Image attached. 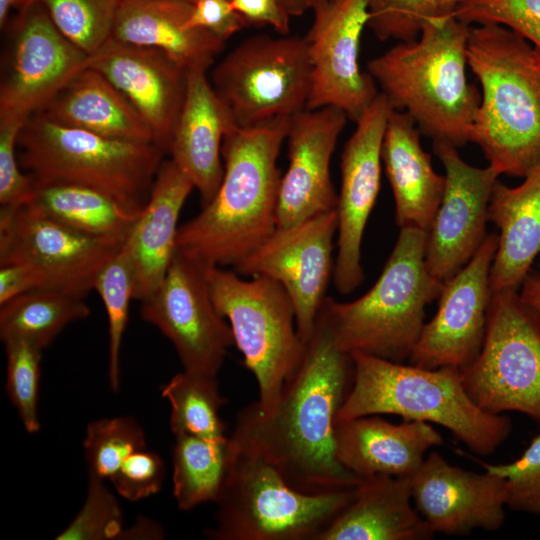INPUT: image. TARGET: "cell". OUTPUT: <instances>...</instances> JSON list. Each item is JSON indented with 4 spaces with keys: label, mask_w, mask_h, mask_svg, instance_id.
Listing matches in <instances>:
<instances>
[{
    "label": "cell",
    "mask_w": 540,
    "mask_h": 540,
    "mask_svg": "<svg viewBox=\"0 0 540 540\" xmlns=\"http://www.w3.org/2000/svg\"><path fill=\"white\" fill-rule=\"evenodd\" d=\"M349 353L336 345L322 307L295 370L268 413L255 403L237 413L230 435L260 453L294 489L319 494L359 482L337 460L336 417L353 381Z\"/></svg>",
    "instance_id": "obj_1"
},
{
    "label": "cell",
    "mask_w": 540,
    "mask_h": 540,
    "mask_svg": "<svg viewBox=\"0 0 540 540\" xmlns=\"http://www.w3.org/2000/svg\"><path fill=\"white\" fill-rule=\"evenodd\" d=\"M292 116L233 125L222 143L224 173L212 200L181 225L176 250L206 266L235 267L277 228V165Z\"/></svg>",
    "instance_id": "obj_2"
},
{
    "label": "cell",
    "mask_w": 540,
    "mask_h": 540,
    "mask_svg": "<svg viewBox=\"0 0 540 540\" xmlns=\"http://www.w3.org/2000/svg\"><path fill=\"white\" fill-rule=\"evenodd\" d=\"M467 62L482 88L470 133L499 175L526 177L540 166V57L500 24L470 26Z\"/></svg>",
    "instance_id": "obj_3"
},
{
    "label": "cell",
    "mask_w": 540,
    "mask_h": 540,
    "mask_svg": "<svg viewBox=\"0 0 540 540\" xmlns=\"http://www.w3.org/2000/svg\"><path fill=\"white\" fill-rule=\"evenodd\" d=\"M470 26L457 17L429 22L417 39L367 64L393 109L408 113L433 142L455 147L469 142L481 101L466 75Z\"/></svg>",
    "instance_id": "obj_4"
},
{
    "label": "cell",
    "mask_w": 540,
    "mask_h": 540,
    "mask_svg": "<svg viewBox=\"0 0 540 540\" xmlns=\"http://www.w3.org/2000/svg\"><path fill=\"white\" fill-rule=\"evenodd\" d=\"M354 375L336 423L392 414L448 429L471 451L492 454L512 430L509 418L487 413L468 395L459 368L428 369L363 352L350 354Z\"/></svg>",
    "instance_id": "obj_5"
},
{
    "label": "cell",
    "mask_w": 540,
    "mask_h": 540,
    "mask_svg": "<svg viewBox=\"0 0 540 540\" xmlns=\"http://www.w3.org/2000/svg\"><path fill=\"white\" fill-rule=\"evenodd\" d=\"M427 237L419 228H400L369 291L350 302L326 297L322 310L339 349L399 363L409 359L425 323V308L439 298L443 287L425 263Z\"/></svg>",
    "instance_id": "obj_6"
},
{
    "label": "cell",
    "mask_w": 540,
    "mask_h": 540,
    "mask_svg": "<svg viewBox=\"0 0 540 540\" xmlns=\"http://www.w3.org/2000/svg\"><path fill=\"white\" fill-rule=\"evenodd\" d=\"M167 149L157 142L105 137L34 113L18 136L20 166L33 179L86 185L141 211Z\"/></svg>",
    "instance_id": "obj_7"
},
{
    "label": "cell",
    "mask_w": 540,
    "mask_h": 540,
    "mask_svg": "<svg viewBox=\"0 0 540 540\" xmlns=\"http://www.w3.org/2000/svg\"><path fill=\"white\" fill-rule=\"evenodd\" d=\"M234 445L216 524L205 530L208 538L316 540L355 495L356 485L319 494L301 492L260 453Z\"/></svg>",
    "instance_id": "obj_8"
},
{
    "label": "cell",
    "mask_w": 540,
    "mask_h": 540,
    "mask_svg": "<svg viewBox=\"0 0 540 540\" xmlns=\"http://www.w3.org/2000/svg\"><path fill=\"white\" fill-rule=\"evenodd\" d=\"M213 304L229 322L234 344L258 385L255 405L270 412L305 348L292 301L281 284L265 276L242 278L235 270L209 266Z\"/></svg>",
    "instance_id": "obj_9"
},
{
    "label": "cell",
    "mask_w": 540,
    "mask_h": 540,
    "mask_svg": "<svg viewBox=\"0 0 540 540\" xmlns=\"http://www.w3.org/2000/svg\"><path fill=\"white\" fill-rule=\"evenodd\" d=\"M461 373L483 411H516L540 423V313L517 290L492 293L481 351Z\"/></svg>",
    "instance_id": "obj_10"
},
{
    "label": "cell",
    "mask_w": 540,
    "mask_h": 540,
    "mask_svg": "<svg viewBox=\"0 0 540 540\" xmlns=\"http://www.w3.org/2000/svg\"><path fill=\"white\" fill-rule=\"evenodd\" d=\"M211 84L240 128L307 107L311 61L307 41L266 34L247 38L214 68Z\"/></svg>",
    "instance_id": "obj_11"
},
{
    "label": "cell",
    "mask_w": 540,
    "mask_h": 540,
    "mask_svg": "<svg viewBox=\"0 0 540 540\" xmlns=\"http://www.w3.org/2000/svg\"><path fill=\"white\" fill-rule=\"evenodd\" d=\"M208 267L176 250L159 287L141 301L140 315L170 340L183 370L217 377L234 339L213 304Z\"/></svg>",
    "instance_id": "obj_12"
},
{
    "label": "cell",
    "mask_w": 540,
    "mask_h": 540,
    "mask_svg": "<svg viewBox=\"0 0 540 540\" xmlns=\"http://www.w3.org/2000/svg\"><path fill=\"white\" fill-rule=\"evenodd\" d=\"M124 241L83 234L28 204L0 211V266L30 263L44 275L46 288L86 296Z\"/></svg>",
    "instance_id": "obj_13"
},
{
    "label": "cell",
    "mask_w": 540,
    "mask_h": 540,
    "mask_svg": "<svg viewBox=\"0 0 540 540\" xmlns=\"http://www.w3.org/2000/svg\"><path fill=\"white\" fill-rule=\"evenodd\" d=\"M337 211L323 212L289 227L276 228L232 269L241 276H265L289 295L300 338L310 337L333 278Z\"/></svg>",
    "instance_id": "obj_14"
},
{
    "label": "cell",
    "mask_w": 540,
    "mask_h": 540,
    "mask_svg": "<svg viewBox=\"0 0 540 540\" xmlns=\"http://www.w3.org/2000/svg\"><path fill=\"white\" fill-rule=\"evenodd\" d=\"M305 39L311 61L306 109L335 107L356 122L379 94L375 80L361 71L360 41L368 27L366 0H331L313 10Z\"/></svg>",
    "instance_id": "obj_15"
},
{
    "label": "cell",
    "mask_w": 540,
    "mask_h": 540,
    "mask_svg": "<svg viewBox=\"0 0 540 540\" xmlns=\"http://www.w3.org/2000/svg\"><path fill=\"white\" fill-rule=\"evenodd\" d=\"M392 111L387 97L379 92L356 120V128L341 154L333 281L343 295L353 292L364 280L361 245L380 189L382 145Z\"/></svg>",
    "instance_id": "obj_16"
},
{
    "label": "cell",
    "mask_w": 540,
    "mask_h": 540,
    "mask_svg": "<svg viewBox=\"0 0 540 540\" xmlns=\"http://www.w3.org/2000/svg\"><path fill=\"white\" fill-rule=\"evenodd\" d=\"M498 238V233L488 234L469 262L443 282L436 314L424 323L409 364L463 370L477 358L485 337Z\"/></svg>",
    "instance_id": "obj_17"
},
{
    "label": "cell",
    "mask_w": 540,
    "mask_h": 540,
    "mask_svg": "<svg viewBox=\"0 0 540 540\" xmlns=\"http://www.w3.org/2000/svg\"><path fill=\"white\" fill-rule=\"evenodd\" d=\"M445 170V190L428 231L425 263L444 282L463 268L487 237L488 204L499 174L464 161L457 147L433 142Z\"/></svg>",
    "instance_id": "obj_18"
},
{
    "label": "cell",
    "mask_w": 540,
    "mask_h": 540,
    "mask_svg": "<svg viewBox=\"0 0 540 540\" xmlns=\"http://www.w3.org/2000/svg\"><path fill=\"white\" fill-rule=\"evenodd\" d=\"M90 56L54 25L40 2L21 12L0 88V118L26 120L88 66Z\"/></svg>",
    "instance_id": "obj_19"
},
{
    "label": "cell",
    "mask_w": 540,
    "mask_h": 540,
    "mask_svg": "<svg viewBox=\"0 0 540 540\" xmlns=\"http://www.w3.org/2000/svg\"><path fill=\"white\" fill-rule=\"evenodd\" d=\"M413 503L432 531L467 536L494 532L505 521V480L451 465L431 451L409 477Z\"/></svg>",
    "instance_id": "obj_20"
},
{
    "label": "cell",
    "mask_w": 540,
    "mask_h": 540,
    "mask_svg": "<svg viewBox=\"0 0 540 540\" xmlns=\"http://www.w3.org/2000/svg\"><path fill=\"white\" fill-rule=\"evenodd\" d=\"M348 117L335 107L305 109L291 117L288 168L281 176L277 228L289 227L336 209L338 194L330 162Z\"/></svg>",
    "instance_id": "obj_21"
},
{
    "label": "cell",
    "mask_w": 540,
    "mask_h": 540,
    "mask_svg": "<svg viewBox=\"0 0 540 540\" xmlns=\"http://www.w3.org/2000/svg\"><path fill=\"white\" fill-rule=\"evenodd\" d=\"M88 67L128 99L168 150L185 100L187 71L158 49L112 38L90 56Z\"/></svg>",
    "instance_id": "obj_22"
},
{
    "label": "cell",
    "mask_w": 540,
    "mask_h": 540,
    "mask_svg": "<svg viewBox=\"0 0 540 540\" xmlns=\"http://www.w3.org/2000/svg\"><path fill=\"white\" fill-rule=\"evenodd\" d=\"M206 71L187 70L185 100L168 149L171 160L198 190L203 206L212 200L221 184L223 138L235 125Z\"/></svg>",
    "instance_id": "obj_23"
},
{
    "label": "cell",
    "mask_w": 540,
    "mask_h": 540,
    "mask_svg": "<svg viewBox=\"0 0 540 540\" xmlns=\"http://www.w3.org/2000/svg\"><path fill=\"white\" fill-rule=\"evenodd\" d=\"M442 443L441 434L419 420L394 424L369 415L336 423L335 429L337 460L357 478L410 477L426 453Z\"/></svg>",
    "instance_id": "obj_24"
},
{
    "label": "cell",
    "mask_w": 540,
    "mask_h": 540,
    "mask_svg": "<svg viewBox=\"0 0 540 540\" xmlns=\"http://www.w3.org/2000/svg\"><path fill=\"white\" fill-rule=\"evenodd\" d=\"M170 159L163 161L149 198L122 245L134 279V299L151 296L163 281L176 251L178 219L194 189Z\"/></svg>",
    "instance_id": "obj_25"
},
{
    "label": "cell",
    "mask_w": 540,
    "mask_h": 540,
    "mask_svg": "<svg viewBox=\"0 0 540 540\" xmlns=\"http://www.w3.org/2000/svg\"><path fill=\"white\" fill-rule=\"evenodd\" d=\"M193 4L179 0H120L111 38L158 49L186 71L208 69L225 42L187 21Z\"/></svg>",
    "instance_id": "obj_26"
},
{
    "label": "cell",
    "mask_w": 540,
    "mask_h": 540,
    "mask_svg": "<svg viewBox=\"0 0 540 540\" xmlns=\"http://www.w3.org/2000/svg\"><path fill=\"white\" fill-rule=\"evenodd\" d=\"M435 533L416 509L409 477L360 478L355 495L316 540H429Z\"/></svg>",
    "instance_id": "obj_27"
},
{
    "label": "cell",
    "mask_w": 540,
    "mask_h": 540,
    "mask_svg": "<svg viewBox=\"0 0 540 540\" xmlns=\"http://www.w3.org/2000/svg\"><path fill=\"white\" fill-rule=\"evenodd\" d=\"M382 162L395 202V221L402 227L429 231L445 190L431 156L420 143V130L404 111L391 112L382 145Z\"/></svg>",
    "instance_id": "obj_28"
},
{
    "label": "cell",
    "mask_w": 540,
    "mask_h": 540,
    "mask_svg": "<svg viewBox=\"0 0 540 540\" xmlns=\"http://www.w3.org/2000/svg\"><path fill=\"white\" fill-rule=\"evenodd\" d=\"M488 220L500 231L490 269L491 293L518 291L540 255V166L516 187L497 180L488 204Z\"/></svg>",
    "instance_id": "obj_29"
},
{
    "label": "cell",
    "mask_w": 540,
    "mask_h": 540,
    "mask_svg": "<svg viewBox=\"0 0 540 540\" xmlns=\"http://www.w3.org/2000/svg\"><path fill=\"white\" fill-rule=\"evenodd\" d=\"M36 113L105 137L159 143L152 128L128 99L100 72L88 66Z\"/></svg>",
    "instance_id": "obj_30"
},
{
    "label": "cell",
    "mask_w": 540,
    "mask_h": 540,
    "mask_svg": "<svg viewBox=\"0 0 540 540\" xmlns=\"http://www.w3.org/2000/svg\"><path fill=\"white\" fill-rule=\"evenodd\" d=\"M28 204L83 234L126 240L141 211H132L95 188L66 181L33 179Z\"/></svg>",
    "instance_id": "obj_31"
},
{
    "label": "cell",
    "mask_w": 540,
    "mask_h": 540,
    "mask_svg": "<svg viewBox=\"0 0 540 540\" xmlns=\"http://www.w3.org/2000/svg\"><path fill=\"white\" fill-rule=\"evenodd\" d=\"M229 437L176 436L172 454L173 495L178 508L189 511L219 500L235 457Z\"/></svg>",
    "instance_id": "obj_32"
},
{
    "label": "cell",
    "mask_w": 540,
    "mask_h": 540,
    "mask_svg": "<svg viewBox=\"0 0 540 540\" xmlns=\"http://www.w3.org/2000/svg\"><path fill=\"white\" fill-rule=\"evenodd\" d=\"M85 296L40 288L0 305V338L24 339L44 349L70 323L87 318Z\"/></svg>",
    "instance_id": "obj_33"
},
{
    "label": "cell",
    "mask_w": 540,
    "mask_h": 540,
    "mask_svg": "<svg viewBox=\"0 0 540 540\" xmlns=\"http://www.w3.org/2000/svg\"><path fill=\"white\" fill-rule=\"evenodd\" d=\"M171 407L170 428L176 436L226 437L220 409L227 399L220 393L216 377L183 370L162 388Z\"/></svg>",
    "instance_id": "obj_34"
},
{
    "label": "cell",
    "mask_w": 540,
    "mask_h": 540,
    "mask_svg": "<svg viewBox=\"0 0 540 540\" xmlns=\"http://www.w3.org/2000/svg\"><path fill=\"white\" fill-rule=\"evenodd\" d=\"M368 27L381 40L409 42L418 38L423 27L433 21L456 17L474 0H366Z\"/></svg>",
    "instance_id": "obj_35"
},
{
    "label": "cell",
    "mask_w": 540,
    "mask_h": 540,
    "mask_svg": "<svg viewBox=\"0 0 540 540\" xmlns=\"http://www.w3.org/2000/svg\"><path fill=\"white\" fill-rule=\"evenodd\" d=\"M103 301L108 319V380L114 392L120 386V349L127 327L129 304L134 299V279L121 249L101 269L93 284Z\"/></svg>",
    "instance_id": "obj_36"
},
{
    "label": "cell",
    "mask_w": 540,
    "mask_h": 540,
    "mask_svg": "<svg viewBox=\"0 0 540 540\" xmlns=\"http://www.w3.org/2000/svg\"><path fill=\"white\" fill-rule=\"evenodd\" d=\"M56 28L91 56L111 38L120 0H38Z\"/></svg>",
    "instance_id": "obj_37"
},
{
    "label": "cell",
    "mask_w": 540,
    "mask_h": 540,
    "mask_svg": "<svg viewBox=\"0 0 540 540\" xmlns=\"http://www.w3.org/2000/svg\"><path fill=\"white\" fill-rule=\"evenodd\" d=\"M89 475L110 479L132 453L145 449L142 427L131 416L90 422L83 441Z\"/></svg>",
    "instance_id": "obj_38"
},
{
    "label": "cell",
    "mask_w": 540,
    "mask_h": 540,
    "mask_svg": "<svg viewBox=\"0 0 540 540\" xmlns=\"http://www.w3.org/2000/svg\"><path fill=\"white\" fill-rule=\"evenodd\" d=\"M3 344L7 357V395L25 430L36 433L40 429L38 394L43 349L24 339L8 340Z\"/></svg>",
    "instance_id": "obj_39"
},
{
    "label": "cell",
    "mask_w": 540,
    "mask_h": 540,
    "mask_svg": "<svg viewBox=\"0 0 540 540\" xmlns=\"http://www.w3.org/2000/svg\"><path fill=\"white\" fill-rule=\"evenodd\" d=\"M121 508L104 484V480L89 475L85 502L70 524L56 540L120 539L123 531Z\"/></svg>",
    "instance_id": "obj_40"
},
{
    "label": "cell",
    "mask_w": 540,
    "mask_h": 540,
    "mask_svg": "<svg viewBox=\"0 0 540 540\" xmlns=\"http://www.w3.org/2000/svg\"><path fill=\"white\" fill-rule=\"evenodd\" d=\"M485 471L505 480V505L509 509L540 515V435L533 437L515 461L489 464L471 457Z\"/></svg>",
    "instance_id": "obj_41"
},
{
    "label": "cell",
    "mask_w": 540,
    "mask_h": 540,
    "mask_svg": "<svg viewBox=\"0 0 540 540\" xmlns=\"http://www.w3.org/2000/svg\"><path fill=\"white\" fill-rule=\"evenodd\" d=\"M456 17L470 25L494 23L510 28L534 48L540 57V0H474Z\"/></svg>",
    "instance_id": "obj_42"
},
{
    "label": "cell",
    "mask_w": 540,
    "mask_h": 540,
    "mask_svg": "<svg viewBox=\"0 0 540 540\" xmlns=\"http://www.w3.org/2000/svg\"><path fill=\"white\" fill-rule=\"evenodd\" d=\"M26 120L0 118V205L10 209L24 204L33 188V178L22 173L17 155L19 133Z\"/></svg>",
    "instance_id": "obj_43"
},
{
    "label": "cell",
    "mask_w": 540,
    "mask_h": 540,
    "mask_svg": "<svg viewBox=\"0 0 540 540\" xmlns=\"http://www.w3.org/2000/svg\"><path fill=\"white\" fill-rule=\"evenodd\" d=\"M165 464L153 451L132 453L110 478L114 488L129 501H139L157 493L164 481Z\"/></svg>",
    "instance_id": "obj_44"
},
{
    "label": "cell",
    "mask_w": 540,
    "mask_h": 540,
    "mask_svg": "<svg viewBox=\"0 0 540 540\" xmlns=\"http://www.w3.org/2000/svg\"><path fill=\"white\" fill-rule=\"evenodd\" d=\"M187 24L191 28L207 30L224 41L250 26L230 0H196Z\"/></svg>",
    "instance_id": "obj_45"
},
{
    "label": "cell",
    "mask_w": 540,
    "mask_h": 540,
    "mask_svg": "<svg viewBox=\"0 0 540 540\" xmlns=\"http://www.w3.org/2000/svg\"><path fill=\"white\" fill-rule=\"evenodd\" d=\"M230 2L250 25H268L280 35H289L291 16L280 0H230Z\"/></svg>",
    "instance_id": "obj_46"
},
{
    "label": "cell",
    "mask_w": 540,
    "mask_h": 540,
    "mask_svg": "<svg viewBox=\"0 0 540 540\" xmlns=\"http://www.w3.org/2000/svg\"><path fill=\"white\" fill-rule=\"evenodd\" d=\"M40 288H46V279L36 266L26 262L0 266V305Z\"/></svg>",
    "instance_id": "obj_47"
},
{
    "label": "cell",
    "mask_w": 540,
    "mask_h": 540,
    "mask_svg": "<svg viewBox=\"0 0 540 540\" xmlns=\"http://www.w3.org/2000/svg\"><path fill=\"white\" fill-rule=\"evenodd\" d=\"M520 298L540 313V255L536 265L527 273L519 290Z\"/></svg>",
    "instance_id": "obj_48"
},
{
    "label": "cell",
    "mask_w": 540,
    "mask_h": 540,
    "mask_svg": "<svg viewBox=\"0 0 540 540\" xmlns=\"http://www.w3.org/2000/svg\"><path fill=\"white\" fill-rule=\"evenodd\" d=\"M163 528L154 520L141 517L135 523L123 529L120 539H163Z\"/></svg>",
    "instance_id": "obj_49"
},
{
    "label": "cell",
    "mask_w": 540,
    "mask_h": 540,
    "mask_svg": "<svg viewBox=\"0 0 540 540\" xmlns=\"http://www.w3.org/2000/svg\"><path fill=\"white\" fill-rule=\"evenodd\" d=\"M331 0H280L283 7L292 16H300L309 10H314L321 4Z\"/></svg>",
    "instance_id": "obj_50"
},
{
    "label": "cell",
    "mask_w": 540,
    "mask_h": 540,
    "mask_svg": "<svg viewBox=\"0 0 540 540\" xmlns=\"http://www.w3.org/2000/svg\"><path fill=\"white\" fill-rule=\"evenodd\" d=\"M19 0H0V26L3 28L6 24L9 11L17 6Z\"/></svg>",
    "instance_id": "obj_51"
},
{
    "label": "cell",
    "mask_w": 540,
    "mask_h": 540,
    "mask_svg": "<svg viewBox=\"0 0 540 540\" xmlns=\"http://www.w3.org/2000/svg\"><path fill=\"white\" fill-rule=\"evenodd\" d=\"M38 0H19L17 7L20 8V12L27 10L30 6L36 3Z\"/></svg>",
    "instance_id": "obj_52"
},
{
    "label": "cell",
    "mask_w": 540,
    "mask_h": 540,
    "mask_svg": "<svg viewBox=\"0 0 540 540\" xmlns=\"http://www.w3.org/2000/svg\"><path fill=\"white\" fill-rule=\"evenodd\" d=\"M179 1H185V2H189L191 4H194L196 2V0H179Z\"/></svg>",
    "instance_id": "obj_53"
}]
</instances>
